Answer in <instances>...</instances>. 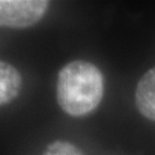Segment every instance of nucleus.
<instances>
[{"mask_svg": "<svg viewBox=\"0 0 155 155\" xmlns=\"http://www.w3.org/2000/svg\"><path fill=\"white\" fill-rule=\"evenodd\" d=\"M104 78L98 67L84 60L65 65L57 78V102L66 114L84 116L100 105Z\"/></svg>", "mask_w": 155, "mask_h": 155, "instance_id": "f257e3e1", "label": "nucleus"}, {"mask_svg": "<svg viewBox=\"0 0 155 155\" xmlns=\"http://www.w3.org/2000/svg\"><path fill=\"white\" fill-rule=\"evenodd\" d=\"M48 7L45 0H0V27H31L44 17Z\"/></svg>", "mask_w": 155, "mask_h": 155, "instance_id": "f03ea898", "label": "nucleus"}, {"mask_svg": "<svg viewBox=\"0 0 155 155\" xmlns=\"http://www.w3.org/2000/svg\"><path fill=\"white\" fill-rule=\"evenodd\" d=\"M136 106L145 118L155 122V67L140 79L136 89Z\"/></svg>", "mask_w": 155, "mask_h": 155, "instance_id": "7ed1b4c3", "label": "nucleus"}, {"mask_svg": "<svg viewBox=\"0 0 155 155\" xmlns=\"http://www.w3.org/2000/svg\"><path fill=\"white\" fill-rule=\"evenodd\" d=\"M22 76L13 65L0 61V106L9 104L18 96Z\"/></svg>", "mask_w": 155, "mask_h": 155, "instance_id": "20e7f679", "label": "nucleus"}, {"mask_svg": "<svg viewBox=\"0 0 155 155\" xmlns=\"http://www.w3.org/2000/svg\"><path fill=\"white\" fill-rule=\"evenodd\" d=\"M43 155H81V153L70 142L54 141L48 145Z\"/></svg>", "mask_w": 155, "mask_h": 155, "instance_id": "39448f33", "label": "nucleus"}]
</instances>
